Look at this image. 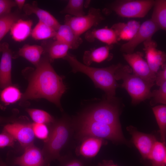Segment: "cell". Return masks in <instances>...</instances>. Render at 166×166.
I'll return each mask as SVG.
<instances>
[{
    "label": "cell",
    "mask_w": 166,
    "mask_h": 166,
    "mask_svg": "<svg viewBox=\"0 0 166 166\" xmlns=\"http://www.w3.org/2000/svg\"><path fill=\"white\" fill-rule=\"evenodd\" d=\"M47 57L41 59L29 80L28 86L21 99L22 100L45 98L62 110L60 102L66 87L63 77L56 72Z\"/></svg>",
    "instance_id": "1"
},
{
    "label": "cell",
    "mask_w": 166,
    "mask_h": 166,
    "mask_svg": "<svg viewBox=\"0 0 166 166\" xmlns=\"http://www.w3.org/2000/svg\"><path fill=\"white\" fill-rule=\"evenodd\" d=\"M64 59L71 66L72 72H80L85 74L93 81L96 88L102 89L105 93L107 99L114 98L116 89L120 86L116 81L115 74L120 63L107 67L98 68L85 65L69 53Z\"/></svg>",
    "instance_id": "2"
},
{
    "label": "cell",
    "mask_w": 166,
    "mask_h": 166,
    "mask_svg": "<svg viewBox=\"0 0 166 166\" xmlns=\"http://www.w3.org/2000/svg\"><path fill=\"white\" fill-rule=\"evenodd\" d=\"M51 124L48 137L44 141L42 150L46 166L51 161L60 158V152L68 141L73 128L71 121L65 117Z\"/></svg>",
    "instance_id": "3"
},
{
    "label": "cell",
    "mask_w": 166,
    "mask_h": 166,
    "mask_svg": "<svg viewBox=\"0 0 166 166\" xmlns=\"http://www.w3.org/2000/svg\"><path fill=\"white\" fill-rule=\"evenodd\" d=\"M115 76L116 80H122L120 86L127 91L132 104L136 105L150 98L151 89L154 84L134 74L128 66L121 64L115 72Z\"/></svg>",
    "instance_id": "4"
},
{
    "label": "cell",
    "mask_w": 166,
    "mask_h": 166,
    "mask_svg": "<svg viewBox=\"0 0 166 166\" xmlns=\"http://www.w3.org/2000/svg\"><path fill=\"white\" fill-rule=\"evenodd\" d=\"M77 136L81 140L93 136L119 142H126L121 128L92 121L78 119L77 121Z\"/></svg>",
    "instance_id": "5"
},
{
    "label": "cell",
    "mask_w": 166,
    "mask_h": 166,
    "mask_svg": "<svg viewBox=\"0 0 166 166\" xmlns=\"http://www.w3.org/2000/svg\"><path fill=\"white\" fill-rule=\"evenodd\" d=\"M113 99H107L92 106L82 113L79 119L94 121L121 128L118 108L111 102Z\"/></svg>",
    "instance_id": "6"
},
{
    "label": "cell",
    "mask_w": 166,
    "mask_h": 166,
    "mask_svg": "<svg viewBox=\"0 0 166 166\" xmlns=\"http://www.w3.org/2000/svg\"><path fill=\"white\" fill-rule=\"evenodd\" d=\"M152 0H122L115 1L112 9L119 16L128 18L145 17L153 6Z\"/></svg>",
    "instance_id": "7"
},
{
    "label": "cell",
    "mask_w": 166,
    "mask_h": 166,
    "mask_svg": "<svg viewBox=\"0 0 166 166\" xmlns=\"http://www.w3.org/2000/svg\"><path fill=\"white\" fill-rule=\"evenodd\" d=\"M104 19L99 9L92 7L86 15L78 17L66 15L64 24L69 26L77 35L80 36L98 25Z\"/></svg>",
    "instance_id": "8"
},
{
    "label": "cell",
    "mask_w": 166,
    "mask_h": 166,
    "mask_svg": "<svg viewBox=\"0 0 166 166\" xmlns=\"http://www.w3.org/2000/svg\"><path fill=\"white\" fill-rule=\"evenodd\" d=\"M160 29L158 26L150 19L142 24L134 37L121 47V50L124 53H133L140 44L152 38L153 35Z\"/></svg>",
    "instance_id": "9"
},
{
    "label": "cell",
    "mask_w": 166,
    "mask_h": 166,
    "mask_svg": "<svg viewBox=\"0 0 166 166\" xmlns=\"http://www.w3.org/2000/svg\"><path fill=\"white\" fill-rule=\"evenodd\" d=\"M123 56L131 67L132 73L147 82L154 85L156 74L150 69L140 52L124 53Z\"/></svg>",
    "instance_id": "10"
},
{
    "label": "cell",
    "mask_w": 166,
    "mask_h": 166,
    "mask_svg": "<svg viewBox=\"0 0 166 166\" xmlns=\"http://www.w3.org/2000/svg\"><path fill=\"white\" fill-rule=\"evenodd\" d=\"M3 130L11 135L24 149L33 144L35 136L32 123L18 121L9 123Z\"/></svg>",
    "instance_id": "11"
},
{
    "label": "cell",
    "mask_w": 166,
    "mask_h": 166,
    "mask_svg": "<svg viewBox=\"0 0 166 166\" xmlns=\"http://www.w3.org/2000/svg\"><path fill=\"white\" fill-rule=\"evenodd\" d=\"M143 43L146 61L151 71L156 74L160 68L166 64V54L164 51L157 49V43L152 38Z\"/></svg>",
    "instance_id": "12"
},
{
    "label": "cell",
    "mask_w": 166,
    "mask_h": 166,
    "mask_svg": "<svg viewBox=\"0 0 166 166\" xmlns=\"http://www.w3.org/2000/svg\"><path fill=\"white\" fill-rule=\"evenodd\" d=\"M132 136L133 143L139 150L142 157L148 159L151 150L157 141L153 135L138 131L135 128L130 126L127 128Z\"/></svg>",
    "instance_id": "13"
},
{
    "label": "cell",
    "mask_w": 166,
    "mask_h": 166,
    "mask_svg": "<svg viewBox=\"0 0 166 166\" xmlns=\"http://www.w3.org/2000/svg\"><path fill=\"white\" fill-rule=\"evenodd\" d=\"M2 55L0 62V88L12 85L11 70L12 54L8 44H0Z\"/></svg>",
    "instance_id": "14"
},
{
    "label": "cell",
    "mask_w": 166,
    "mask_h": 166,
    "mask_svg": "<svg viewBox=\"0 0 166 166\" xmlns=\"http://www.w3.org/2000/svg\"><path fill=\"white\" fill-rule=\"evenodd\" d=\"M14 162L20 166H46L42 150L34 144L25 148L23 154L16 157Z\"/></svg>",
    "instance_id": "15"
},
{
    "label": "cell",
    "mask_w": 166,
    "mask_h": 166,
    "mask_svg": "<svg viewBox=\"0 0 166 166\" xmlns=\"http://www.w3.org/2000/svg\"><path fill=\"white\" fill-rule=\"evenodd\" d=\"M85 38L89 42L97 39L108 45H113L119 41L114 30L106 27L88 31L85 34Z\"/></svg>",
    "instance_id": "16"
},
{
    "label": "cell",
    "mask_w": 166,
    "mask_h": 166,
    "mask_svg": "<svg viewBox=\"0 0 166 166\" xmlns=\"http://www.w3.org/2000/svg\"><path fill=\"white\" fill-rule=\"evenodd\" d=\"M23 9L26 14H35L39 18V21L52 27L56 31L61 25L50 13L39 8L35 3L26 4Z\"/></svg>",
    "instance_id": "17"
},
{
    "label": "cell",
    "mask_w": 166,
    "mask_h": 166,
    "mask_svg": "<svg viewBox=\"0 0 166 166\" xmlns=\"http://www.w3.org/2000/svg\"><path fill=\"white\" fill-rule=\"evenodd\" d=\"M113 45H106L85 52L83 57L84 64L89 66L93 63H100L112 58L110 53Z\"/></svg>",
    "instance_id": "18"
},
{
    "label": "cell",
    "mask_w": 166,
    "mask_h": 166,
    "mask_svg": "<svg viewBox=\"0 0 166 166\" xmlns=\"http://www.w3.org/2000/svg\"><path fill=\"white\" fill-rule=\"evenodd\" d=\"M55 40L68 45L70 49L77 48L82 42L80 36L77 35L68 25H61L56 31Z\"/></svg>",
    "instance_id": "19"
},
{
    "label": "cell",
    "mask_w": 166,
    "mask_h": 166,
    "mask_svg": "<svg viewBox=\"0 0 166 166\" xmlns=\"http://www.w3.org/2000/svg\"><path fill=\"white\" fill-rule=\"evenodd\" d=\"M140 24L139 22L132 20L126 23L119 22L114 24L111 27L115 32L119 41H129L135 35Z\"/></svg>",
    "instance_id": "20"
},
{
    "label": "cell",
    "mask_w": 166,
    "mask_h": 166,
    "mask_svg": "<svg viewBox=\"0 0 166 166\" xmlns=\"http://www.w3.org/2000/svg\"><path fill=\"white\" fill-rule=\"evenodd\" d=\"M104 139L93 136H88L82 139L78 149L80 155L87 158L94 157L103 144Z\"/></svg>",
    "instance_id": "21"
},
{
    "label": "cell",
    "mask_w": 166,
    "mask_h": 166,
    "mask_svg": "<svg viewBox=\"0 0 166 166\" xmlns=\"http://www.w3.org/2000/svg\"><path fill=\"white\" fill-rule=\"evenodd\" d=\"M33 22L31 20H18L11 26L10 34L16 41L21 42L25 40L31 34Z\"/></svg>",
    "instance_id": "22"
},
{
    "label": "cell",
    "mask_w": 166,
    "mask_h": 166,
    "mask_svg": "<svg viewBox=\"0 0 166 166\" xmlns=\"http://www.w3.org/2000/svg\"><path fill=\"white\" fill-rule=\"evenodd\" d=\"M44 51L41 46L26 44L19 49L18 55L36 66L40 61Z\"/></svg>",
    "instance_id": "23"
},
{
    "label": "cell",
    "mask_w": 166,
    "mask_h": 166,
    "mask_svg": "<svg viewBox=\"0 0 166 166\" xmlns=\"http://www.w3.org/2000/svg\"><path fill=\"white\" fill-rule=\"evenodd\" d=\"M152 21L158 26L159 29L166 30V0L154 1Z\"/></svg>",
    "instance_id": "24"
},
{
    "label": "cell",
    "mask_w": 166,
    "mask_h": 166,
    "mask_svg": "<svg viewBox=\"0 0 166 166\" xmlns=\"http://www.w3.org/2000/svg\"><path fill=\"white\" fill-rule=\"evenodd\" d=\"M148 159L151 160L152 166H166L165 144L156 141L151 150Z\"/></svg>",
    "instance_id": "25"
},
{
    "label": "cell",
    "mask_w": 166,
    "mask_h": 166,
    "mask_svg": "<svg viewBox=\"0 0 166 166\" xmlns=\"http://www.w3.org/2000/svg\"><path fill=\"white\" fill-rule=\"evenodd\" d=\"M22 95L18 88L10 85L0 91V101L5 105H8L21 99Z\"/></svg>",
    "instance_id": "26"
},
{
    "label": "cell",
    "mask_w": 166,
    "mask_h": 166,
    "mask_svg": "<svg viewBox=\"0 0 166 166\" xmlns=\"http://www.w3.org/2000/svg\"><path fill=\"white\" fill-rule=\"evenodd\" d=\"M70 49L67 45L55 40L49 44L47 49L48 58L50 62L56 59H64L68 54Z\"/></svg>",
    "instance_id": "27"
},
{
    "label": "cell",
    "mask_w": 166,
    "mask_h": 166,
    "mask_svg": "<svg viewBox=\"0 0 166 166\" xmlns=\"http://www.w3.org/2000/svg\"><path fill=\"white\" fill-rule=\"evenodd\" d=\"M89 2L83 0H69L61 12L73 17L84 15L85 14L84 7H85L86 5L88 6Z\"/></svg>",
    "instance_id": "28"
},
{
    "label": "cell",
    "mask_w": 166,
    "mask_h": 166,
    "mask_svg": "<svg viewBox=\"0 0 166 166\" xmlns=\"http://www.w3.org/2000/svg\"><path fill=\"white\" fill-rule=\"evenodd\" d=\"M152 111L158 125L162 142L165 144L166 136V106L162 105L155 106Z\"/></svg>",
    "instance_id": "29"
},
{
    "label": "cell",
    "mask_w": 166,
    "mask_h": 166,
    "mask_svg": "<svg viewBox=\"0 0 166 166\" xmlns=\"http://www.w3.org/2000/svg\"><path fill=\"white\" fill-rule=\"evenodd\" d=\"M56 33L53 28L39 21L31 31V34L34 39L41 40L55 37Z\"/></svg>",
    "instance_id": "30"
},
{
    "label": "cell",
    "mask_w": 166,
    "mask_h": 166,
    "mask_svg": "<svg viewBox=\"0 0 166 166\" xmlns=\"http://www.w3.org/2000/svg\"><path fill=\"white\" fill-rule=\"evenodd\" d=\"M26 111L34 123L47 124H52L55 121L51 115L44 110L27 109Z\"/></svg>",
    "instance_id": "31"
},
{
    "label": "cell",
    "mask_w": 166,
    "mask_h": 166,
    "mask_svg": "<svg viewBox=\"0 0 166 166\" xmlns=\"http://www.w3.org/2000/svg\"><path fill=\"white\" fill-rule=\"evenodd\" d=\"M18 19L17 15L11 12L0 17V42Z\"/></svg>",
    "instance_id": "32"
},
{
    "label": "cell",
    "mask_w": 166,
    "mask_h": 166,
    "mask_svg": "<svg viewBox=\"0 0 166 166\" xmlns=\"http://www.w3.org/2000/svg\"><path fill=\"white\" fill-rule=\"evenodd\" d=\"M159 89L151 92L150 104L151 106L158 104L166 105V82L159 86Z\"/></svg>",
    "instance_id": "33"
},
{
    "label": "cell",
    "mask_w": 166,
    "mask_h": 166,
    "mask_svg": "<svg viewBox=\"0 0 166 166\" xmlns=\"http://www.w3.org/2000/svg\"><path fill=\"white\" fill-rule=\"evenodd\" d=\"M32 126L35 137L44 141L47 139L49 130L46 124L34 122L32 123Z\"/></svg>",
    "instance_id": "34"
},
{
    "label": "cell",
    "mask_w": 166,
    "mask_h": 166,
    "mask_svg": "<svg viewBox=\"0 0 166 166\" xmlns=\"http://www.w3.org/2000/svg\"><path fill=\"white\" fill-rule=\"evenodd\" d=\"M15 141L11 135L3 130L0 133V148L13 147Z\"/></svg>",
    "instance_id": "35"
},
{
    "label": "cell",
    "mask_w": 166,
    "mask_h": 166,
    "mask_svg": "<svg viewBox=\"0 0 166 166\" xmlns=\"http://www.w3.org/2000/svg\"><path fill=\"white\" fill-rule=\"evenodd\" d=\"M16 5L14 1L0 0V17L10 13L11 9Z\"/></svg>",
    "instance_id": "36"
},
{
    "label": "cell",
    "mask_w": 166,
    "mask_h": 166,
    "mask_svg": "<svg viewBox=\"0 0 166 166\" xmlns=\"http://www.w3.org/2000/svg\"><path fill=\"white\" fill-rule=\"evenodd\" d=\"M161 69L159 70L156 74L155 81L158 86H160L166 82V64L161 67Z\"/></svg>",
    "instance_id": "37"
},
{
    "label": "cell",
    "mask_w": 166,
    "mask_h": 166,
    "mask_svg": "<svg viewBox=\"0 0 166 166\" xmlns=\"http://www.w3.org/2000/svg\"><path fill=\"white\" fill-rule=\"evenodd\" d=\"M61 166H84V164L81 160L74 158L65 161Z\"/></svg>",
    "instance_id": "38"
},
{
    "label": "cell",
    "mask_w": 166,
    "mask_h": 166,
    "mask_svg": "<svg viewBox=\"0 0 166 166\" xmlns=\"http://www.w3.org/2000/svg\"><path fill=\"white\" fill-rule=\"evenodd\" d=\"M16 6H17L19 9L21 10L23 8L25 5L26 0H15L14 1Z\"/></svg>",
    "instance_id": "39"
},
{
    "label": "cell",
    "mask_w": 166,
    "mask_h": 166,
    "mask_svg": "<svg viewBox=\"0 0 166 166\" xmlns=\"http://www.w3.org/2000/svg\"><path fill=\"white\" fill-rule=\"evenodd\" d=\"M8 121H9V119L0 116V124L6 122Z\"/></svg>",
    "instance_id": "40"
},
{
    "label": "cell",
    "mask_w": 166,
    "mask_h": 166,
    "mask_svg": "<svg viewBox=\"0 0 166 166\" xmlns=\"http://www.w3.org/2000/svg\"><path fill=\"white\" fill-rule=\"evenodd\" d=\"M0 166H7L3 163H0Z\"/></svg>",
    "instance_id": "41"
},
{
    "label": "cell",
    "mask_w": 166,
    "mask_h": 166,
    "mask_svg": "<svg viewBox=\"0 0 166 166\" xmlns=\"http://www.w3.org/2000/svg\"><path fill=\"white\" fill-rule=\"evenodd\" d=\"M105 166H117L115 165H113V164H109V165H106Z\"/></svg>",
    "instance_id": "42"
}]
</instances>
